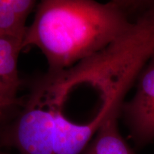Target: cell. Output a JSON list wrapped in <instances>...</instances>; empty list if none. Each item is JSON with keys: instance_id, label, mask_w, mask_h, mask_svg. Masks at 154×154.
<instances>
[{"instance_id": "9c48e42d", "label": "cell", "mask_w": 154, "mask_h": 154, "mask_svg": "<svg viewBox=\"0 0 154 154\" xmlns=\"http://www.w3.org/2000/svg\"><path fill=\"white\" fill-rule=\"evenodd\" d=\"M2 120V119H0V121H1Z\"/></svg>"}, {"instance_id": "30bf717a", "label": "cell", "mask_w": 154, "mask_h": 154, "mask_svg": "<svg viewBox=\"0 0 154 154\" xmlns=\"http://www.w3.org/2000/svg\"><path fill=\"white\" fill-rule=\"evenodd\" d=\"M0 154H2V153H0Z\"/></svg>"}, {"instance_id": "7a4b0ae2", "label": "cell", "mask_w": 154, "mask_h": 154, "mask_svg": "<svg viewBox=\"0 0 154 154\" xmlns=\"http://www.w3.org/2000/svg\"><path fill=\"white\" fill-rule=\"evenodd\" d=\"M154 57V1H133L128 27L101 51L67 72L73 86L87 85L102 101H124L144 66Z\"/></svg>"}, {"instance_id": "52a82bcc", "label": "cell", "mask_w": 154, "mask_h": 154, "mask_svg": "<svg viewBox=\"0 0 154 154\" xmlns=\"http://www.w3.org/2000/svg\"><path fill=\"white\" fill-rule=\"evenodd\" d=\"M20 104H22V101L9 102L0 101V119H3L4 116H5V111L8 110L9 109H10L11 107Z\"/></svg>"}, {"instance_id": "5b68a950", "label": "cell", "mask_w": 154, "mask_h": 154, "mask_svg": "<svg viewBox=\"0 0 154 154\" xmlns=\"http://www.w3.org/2000/svg\"><path fill=\"white\" fill-rule=\"evenodd\" d=\"M36 6L34 0H0V36L24 40L26 19Z\"/></svg>"}, {"instance_id": "8992f818", "label": "cell", "mask_w": 154, "mask_h": 154, "mask_svg": "<svg viewBox=\"0 0 154 154\" xmlns=\"http://www.w3.org/2000/svg\"><path fill=\"white\" fill-rule=\"evenodd\" d=\"M120 113L107 117L90 142L94 154H136L121 136L118 119Z\"/></svg>"}, {"instance_id": "ba28073f", "label": "cell", "mask_w": 154, "mask_h": 154, "mask_svg": "<svg viewBox=\"0 0 154 154\" xmlns=\"http://www.w3.org/2000/svg\"><path fill=\"white\" fill-rule=\"evenodd\" d=\"M82 154H94V153L93 151H92V149H91V147H90L89 145H88L87 147H86L85 151L83 152Z\"/></svg>"}, {"instance_id": "277c9868", "label": "cell", "mask_w": 154, "mask_h": 154, "mask_svg": "<svg viewBox=\"0 0 154 154\" xmlns=\"http://www.w3.org/2000/svg\"><path fill=\"white\" fill-rule=\"evenodd\" d=\"M22 45L21 38L0 36V101H22L17 95L21 86L18 59Z\"/></svg>"}, {"instance_id": "3957f363", "label": "cell", "mask_w": 154, "mask_h": 154, "mask_svg": "<svg viewBox=\"0 0 154 154\" xmlns=\"http://www.w3.org/2000/svg\"><path fill=\"white\" fill-rule=\"evenodd\" d=\"M136 90L124 101L121 115L134 142L139 146L154 141V57L143 67L136 80Z\"/></svg>"}, {"instance_id": "6da1fadb", "label": "cell", "mask_w": 154, "mask_h": 154, "mask_svg": "<svg viewBox=\"0 0 154 154\" xmlns=\"http://www.w3.org/2000/svg\"><path fill=\"white\" fill-rule=\"evenodd\" d=\"M129 1L44 0L27 26L23 49L38 48L50 74L66 70L106 47L131 22Z\"/></svg>"}]
</instances>
